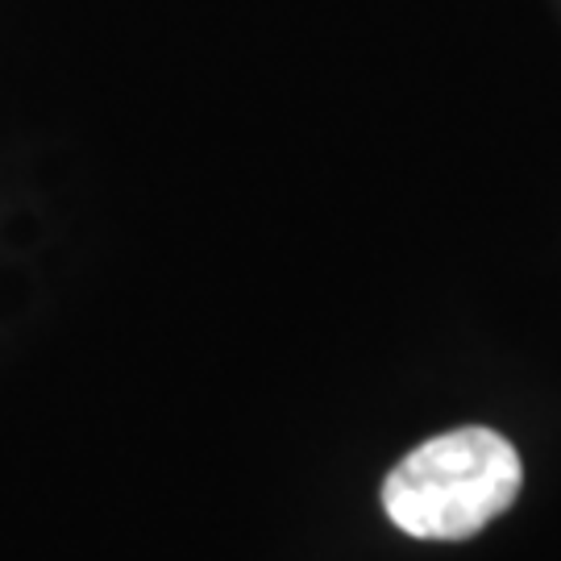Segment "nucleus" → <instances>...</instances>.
<instances>
[{
  "label": "nucleus",
  "instance_id": "f257e3e1",
  "mask_svg": "<svg viewBox=\"0 0 561 561\" xmlns=\"http://www.w3.org/2000/svg\"><path fill=\"white\" fill-rule=\"evenodd\" d=\"M520 454L495 428H454L391 470L382 507L391 524L421 541H466L503 516L520 495Z\"/></svg>",
  "mask_w": 561,
  "mask_h": 561
}]
</instances>
